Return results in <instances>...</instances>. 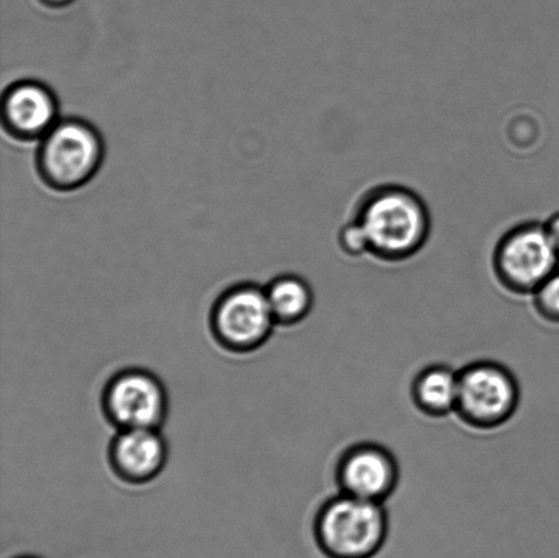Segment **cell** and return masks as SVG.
Returning <instances> with one entry per match:
<instances>
[{"label":"cell","mask_w":559,"mask_h":558,"mask_svg":"<svg viewBox=\"0 0 559 558\" xmlns=\"http://www.w3.org/2000/svg\"><path fill=\"white\" fill-rule=\"evenodd\" d=\"M354 218L370 240V256L383 262L413 259L429 242L432 221L418 191L399 183L377 185L361 194Z\"/></svg>","instance_id":"1"},{"label":"cell","mask_w":559,"mask_h":558,"mask_svg":"<svg viewBox=\"0 0 559 558\" xmlns=\"http://www.w3.org/2000/svg\"><path fill=\"white\" fill-rule=\"evenodd\" d=\"M325 558H376L389 538V518L380 502L338 494L318 510L312 526Z\"/></svg>","instance_id":"2"},{"label":"cell","mask_w":559,"mask_h":558,"mask_svg":"<svg viewBox=\"0 0 559 558\" xmlns=\"http://www.w3.org/2000/svg\"><path fill=\"white\" fill-rule=\"evenodd\" d=\"M104 157L98 131L81 119L59 120L43 136L37 152V168L49 188L71 191L91 182Z\"/></svg>","instance_id":"3"},{"label":"cell","mask_w":559,"mask_h":558,"mask_svg":"<svg viewBox=\"0 0 559 558\" xmlns=\"http://www.w3.org/2000/svg\"><path fill=\"white\" fill-rule=\"evenodd\" d=\"M519 403V382L507 366L491 360H478L459 370V395L454 414L469 428H501L516 414Z\"/></svg>","instance_id":"4"},{"label":"cell","mask_w":559,"mask_h":558,"mask_svg":"<svg viewBox=\"0 0 559 558\" xmlns=\"http://www.w3.org/2000/svg\"><path fill=\"white\" fill-rule=\"evenodd\" d=\"M498 283L509 293L533 295L559 270V254L547 237L545 224L524 222L498 240L491 259Z\"/></svg>","instance_id":"5"},{"label":"cell","mask_w":559,"mask_h":558,"mask_svg":"<svg viewBox=\"0 0 559 558\" xmlns=\"http://www.w3.org/2000/svg\"><path fill=\"white\" fill-rule=\"evenodd\" d=\"M213 337L233 354H250L270 341L277 327L265 288L255 284H238L227 288L211 309Z\"/></svg>","instance_id":"6"},{"label":"cell","mask_w":559,"mask_h":558,"mask_svg":"<svg viewBox=\"0 0 559 558\" xmlns=\"http://www.w3.org/2000/svg\"><path fill=\"white\" fill-rule=\"evenodd\" d=\"M168 393L150 370L118 371L104 387L103 413L118 430L162 429L168 417Z\"/></svg>","instance_id":"7"},{"label":"cell","mask_w":559,"mask_h":558,"mask_svg":"<svg viewBox=\"0 0 559 558\" xmlns=\"http://www.w3.org/2000/svg\"><path fill=\"white\" fill-rule=\"evenodd\" d=\"M396 458L377 442H358L338 458L336 484L340 494L383 504L397 489Z\"/></svg>","instance_id":"8"},{"label":"cell","mask_w":559,"mask_h":558,"mask_svg":"<svg viewBox=\"0 0 559 558\" xmlns=\"http://www.w3.org/2000/svg\"><path fill=\"white\" fill-rule=\"evenodd\" d=\"M168 444L160 429L118 430L108 448V463L122 483L142 486L164 472Z\"/></svg>","instance_id":"9"},{"label":"cell","mask_w":559,"mask_h":558,"mask_svg":"<svg viewBox=\"0 0 559 558\" xmlns=\"http://www.w3.org/2000/svg\"><path fill=\"white\" fill-rule=\"evenodd\" d=\"M2 120L14 139L41 140L59 122L57 97L40 82H19L4 93Z\"/></svg>","instance_id":"10"},{"label":"cell","mask_w":559,"mask_h":558,"mask_svg":"<svg viewBox=\"0 0 559 558\" xmlns=\"http://www.w3.org/2000/svg\"><path fill=\"white\" fill-rule=\"evenodd\" d=\"M457 395L459 371L447 365L427 366L411 384L415 407L430 418H445L456 413Z\"/></svg>","instance_id":"11"},{"label":"cell","mask_w":559,"mask_h":558,"mask_svg":"<svg viewBox=\"0 0 559 558\" xmlns=\"http://www.w3.org/2000/svg\"><path fill=\"white\" fill-rule=\"evenodd\" d=\"M277 325L294 327L305 321L314 306V294L304 277L283 275L265 287Z\"/></svg>","instance_id":"12"},{"label":"cell","mask_w":559,"mask_h":558,"mask_svg":"<svg viewBox=\"0 0 559 558\" xmlns=\"http://www.w3.org/2000/svg\"><path fill=\"white\" fill-rule=\"evenodd\" d=\"M534 308L545 321L559 324V270L540 284L531 295Z\"/></svg>","instance_id":"13"},{"label":"cell","mask_w":559,"mask_h":558,"mask_svg":"<svg viewBox=\"0 0 559 558\" xmlns=\"http://www.w3.org/2000/svg\"><path fill=\"white\" fill-rule=\"evenodd\" d=\"M338 249L350 259H360L370 254V240L365 228L356 218L343 224L337 234Z\"/></svg>","instance_id":"14"},{"label":"cell","mask_w":559,"mask_h":558,"mask_svg":"<svg viewBox=\"0 0 559 558\" xmlns=\"http://www.w3.org/2000/svg\"><path fill=\"white\" fill-rule=\"evenodd\" d=\"M544 224L547 237H549L550 242L555 246V249L559 254V212H556L555 215L547 218Z\"/></svg>","instance_id":"15"},{"label":"cell","mask_w":559,"mask_h":558,"mask_svg":"<svg viewBox=\"0 0 559 558\" xmlns=\"http://www.w3.org/2000/svg\"><path fill=\"white\" fill-rule=\"evenodd\" d=\"M38 2L51 9H62L74 2V0H38Z\"/></svg>","instance_id":"16"}]
</instances>
